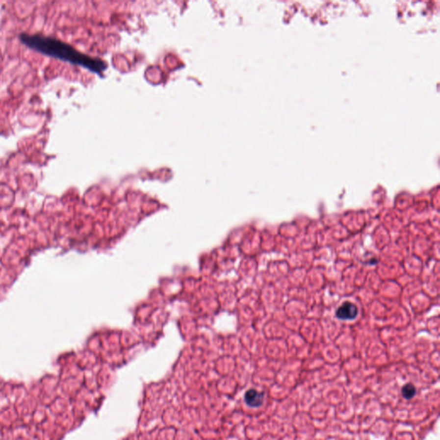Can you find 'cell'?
Listing matches in <instances>:
<instances>
[{
  "label": "cell",
  "instance_id": "cell-1",
  "mask_svg": "<svg viewBox=\"0 0 440 440\" xmlns=\"http://www.w3.org/2000/svg\"><path fill=\"white\" fill-rule=\"evenodd\" d=\"M20 40L25 45L37 52L74 65L83 66L94 73H100L106 68L105 63L85 55L78 52L77 49H73L69 44L57 39L41 35L22 34Z\"/></svg>",
  "mask_w": 440,
  "mask_h": 440
},
{
  "label": "cell",
  "instance_id": "cell-2",
  "mask_svg": "<svg viewBox=\"0 0 440 440\" xmlns=\"http://www.w3.org/2000/svg\"><path fill=\"white\" fill-rule=\"evenodd\" d=\"M357 315V306L351 302H345L336 311V316L340 320H354Z\"/></svg>",
  "mask_w": 440,
  "mask_h": 440
},
{
  "label": "cell",
  "instance_id": "cell-3",
  "mask_svg": "<svg viewBox=\"0 0 440 440\" xmlns=\"http://www.w3.org/2000/svg\"><path fill=\"white\" fill-rule=\"evenodd\" d=\"M244 401L247 405L252 408H258L263 403L264 393L259 392L255 388H250L245 393Z\"/></svg>",
  "mask_w": 440,
  "mask_h": 440
},
{
  "label": "cell",
  "instance_id": "cell-4",
  "mask_svg": "<svg viewBox=\"0 0 440 440\" xmlns=\"http://www.w3.org/2000/svg\"><path fill=\"white\" fill-rule=\"evenodd\" d=\"M402 396L407 400L412 399L416 395V388L411 384L404 385L402 388Z\"/></svg>",
  "mask_w": 440,
  "mask_h": 440
}]
</instances>
